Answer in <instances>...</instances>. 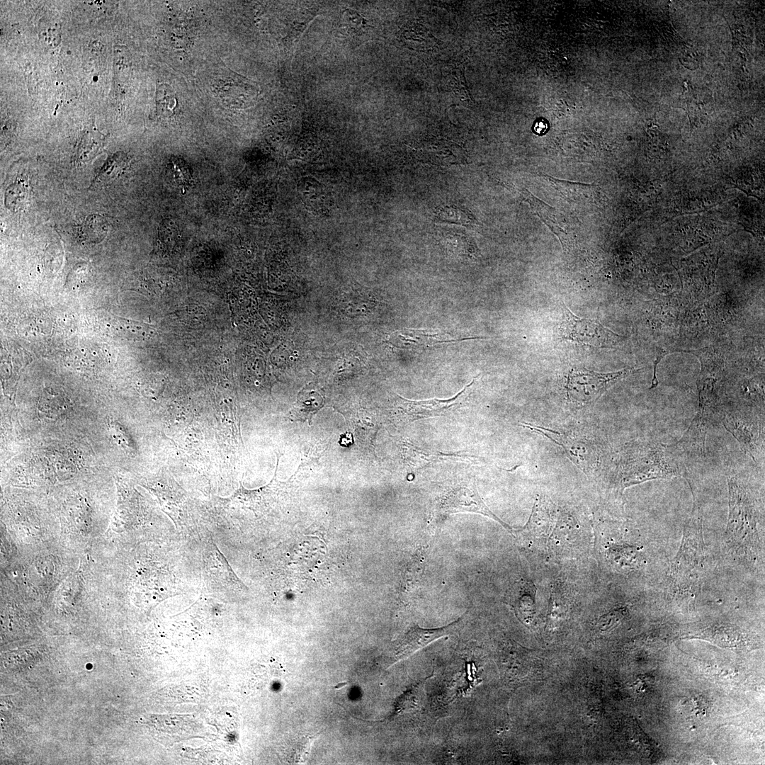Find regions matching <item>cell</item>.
<instances>
[{"instance_id":"6da1fadb","label":"cell","mask_w":765,"mask_h":765,"mask_svg":"<svg viewBox=\"0 0 765 765\" xmlns=\"http://www.w3.org/2000/svg\"><path fill=\"white\" fill-rule=\"evenodd\" d=\"M729 514L725 543L730 553L742 562L755 563L764 556L759 528L761 514L756 497L737 475L727 477Z\"/></svg>"},{"instance_id":"7a4b0ae2","label":"cell","mask_w":765,"mask_h":765,"mask_svg":"<svg viewBox=\"0 0 765 765\" xmlns=\"http://www.w3.org/2000/svg\"><path fill=\"white\" fill-rule=\"evenodd\" d=\"M703 512L696 504L684 529L679 550L668 575V590L679 597H691L698 591L704 565Z\"/></svg>"},{"instance_id":"3957f363","label":"cell","mask_w":765,"mask_h":765,"mask_svg":"<svg viewBox=\"0 0 765 765\" xmlns=\"http://www.w3.org/2000/svg\"><path fill=\"white\" fill-rule=\"evenodd\" d=\"M673 445L647 442L635 450L620 465L622 489L657 479L682 475Z\"/></svg>"},{"instance_id":"277c9868","label":"cell","mask_w":765,"mask_h":765,"mask_svg":"<svg viewBox=\"0 0 765 765\" xmlns=\"http://www.w3.org/2000/svg\"><path fill=\"white\" fill-rule=\"evenodd\" d=\"M635 370L637 369L625 368L616 372L599 373L572 368L568 372L565 386L567 400L578 408L594 404L608 388Z\"/></svg>"},{"instance_id":"5b68a950","label":"cell","mask_w":765,"mask_h":765,"mask_svg":"<svg viewBox=\"0 0 765 765\" xmlns=\"http://www.w3.org/2000/svg\"><path fill=\"white\" fill-rule=\"evenodd\" d=\"M722 423L738 441L742 450L756 463L764 458V413L728 412L721 413Z\"/></svg>"},{"instance_id":"8992f818","label":"cell","mask_w":765,"mask_h":765,"mask_svg":"<svg viewBox=\"0 0 765 765\" xmlns=\"http://www.w3.org/2000/svg\"><path fill=\"white\" fill-rule=\"evenodd\" d=\"M701 361V369L697 381L698 405L693 421L709 427L713 419L719 416L717 409V392L722 378L723 361L706 352H693Z\"/></svg>"},{"instance_id":"52a82bcc","label":"cell","mask_w":765,"mask_h":765,"mask_svg":"<svg viewBox=\"0 0 765 765\" xmlns=\"http://www.w3.org/2000/svg\"><path fill=\"white\" fill-rule=\"evenodd\" d=\"M560 332L562 337L600 348H614L624 337L602 325L597 319L576 316L565 305Z\"/></svg>"},{"instance_id":"ba28073f","label":"cell","mask_w":765,"mask_h":765,"mask_svg":"<svg viewBox=\"0 0 765 765\" xmlns=\"http://www.w3.org/2000/svg\"><path fill=\"white\" fill-rule=\"evenodd\" d=\"M522 426L546 436L561 446L570 460L585 474L588 475L596 470L599 463V453L589 441L529 423L523 422Z\"/></svg>"},{"instance_id":"9c48e42d","label":"cell","mask_w":765,"mask_h":765,"mask_svg":"<svg viewBox=\"0 0 765 765\" xmlns=\"http://www.w3.org/2000/svg\"><path fill=\"white\" fill-rule=\"evenodd\" d=\"M475 380L467 385L460 392L447 400L430 399L427 400H410L399 397L397 409L400 418L405 421L442 416L463 406Z\"/></svg>"},{"instance_id":"30bf717a","label":"cell","mask_w":765,"mask_h":765,"mask_svg":"<svg viewBox=\"0 0 765 765\" xmlns=\"http://www.w3.org/2000/svg\"><path fill=\"white\" fill-rule=\"evenodd\" d=\"M436 506L441 514L472 512L482 514L496 521L509 532H513L507 523L487 506L474 486L460 485L450 489L441 496Z\"/></svg>"},{"instance_id":"8fae6325","label":"cell","mask_w":765,"mask_h":765,"mask_svg":"<svg viewBox=\"0 0 765 765\" xmlns=\"http://www.w3.org/2000/svg\"><path fill=\"white\" fill-rule=\"evenodd\" d=\"M413 152L419 161L435 165L450 166L465 162L461 147L443 139L426 138L413 147Z\"/></svg>"},{"instance_id":"7c38bea8","label":"cell","mask_w":765,"mask_h":765,"mask_svg":"<svg viewBox=\"0 0 765 765\" xmlns=\"http://www.w3.org/2000/svg\"><path fill=\"white\" fill-rule=\"evenodd\" d=\"M464 339L452 338L448 333L434 329H402L392 334L389 341L394 346L404 349L427 348Z\"/></svg>"},{"instance_id":"4fadbf2b","label":"cell","mask_w":765,"mask_h":765,"mask_svg":"<svg viewBox=\"0 0 765 765\" xmlns=\"http://www.w3.org/2000/svg\"><path fill=\"white\" fill-rule=\"evenodd\" d=\"M557 194L569 203L581 205L597 204L600 200V191L593 183H582L560 180L547 174H540Z\"/></svg>"},{"instance_id":"5bb4252c","label":"cell","mask_w":765,"mask_h":765,"mask_svg":"<svg viewBox=\"0 0 765 765\" xmlns=\"http://www.w3.org/2000/svg\"><path fill=\"white\" fill-rule=\"evenodd\" d=\"M457 622L443 628L433 629L422 628L416 625H413L400 642L395 654V659L400 660L407 658L431 642L448 635Z\"/></svg>"},{"instance_id":"9a60e30c","label":"cell","mask_w":765,"mask_h":765,"mask_svg":"<svg viewBox=\"0 0 765 765\" xmlns=\"http://www.w3.org/2000/svg\"><path fill=\"white\" fill-rule=\"evenodd\" d=\"M511 188L515 190L522 200L526 201L529 204L531 209L534 214L536 215L545 225H547L552 232L558 237L563 249L565 250H570L568 234L559 221L557 211L554 208L550 207L534 196L525 188H516L512 187H511Z\"/></svg>"},{"instance_id":"2e32d148","label":"cell","mask_w":765,"mask_h":765,"mask_svg":"<svg viewBox=\"0 0 765 765\" xmlns=\"http://www.w3.org/2000/svg\"><path fill=\"white\" fill-rule=\"evenodd\" d=\"M301 198L307 205L314 208L321 209L327 205L328 196L322 184L312 178H305L298 185Z\"/></svg>"},{"instance_id":"e0dca14e","label":"cell","mask_w":765,"mask_h":765,"mask_svg":"<svg viewBox=\"0 0 765 765\" xmlns=\"http://www.w3.org/2000/svg\"><path fill=\"white\" fill-rule=\"evenodd\" d=\"M437 222H448L460 225L466 227L476 225L477 220L467 209L454 205L438 208L435 214Z\"/></svg>"},{"instance_id":"ac0fdd59","label":"cell","mask_w":765,"mask_h":765,"mask_svg":"<svg viewBox=\"0 0 765 765\" xmlns=\"http://www.w3.org/2000/svg\"><path fill=\"white\" fill-rule=\"evenodd\" d=\"M313 393L309 394L304 399H298L294 404L293 409L289 413V417L293 421L308 420L311 423L312 416L322 407L323 399L317 393L312 396Z\"/></svg>"},{"instance_id":"d6986e66","label":"cell","mask_w":765,"mask_h":765,"mask_svg":"<svg viewBox=\"0 0 765 765\" xmlns=\"http://www.w3.org/2000/svg\"><path fill=\"white\" fill-rule=\"evenodd\" d=\"M108 231V223L101 215H91L77 226L79 237L82 240L98 241Z\"/></svg>"},{"instance_id":"ffe728a7","label":"cell","mask_w":765,"mask_h":765,"mask_svg":"<svg viewBox=\"0 0 765 765\" xmlns=\"http://www.w3.org/2000/svg\"><path fill=\"white\" fill-rule=\"evenodd\" d=\"M128 165V160L125 155L123 153L115 154L108 158L94 179L101 181L116 178L122 174Z\"/></svg>"},{"instance_id":"44dd1931","label":"cell","mask_w":765,"mask_h":765,"mask_svg":"<svg viewBox=\"0 0 765 765\" xmlns=\"http://www.w3.org/2000/svg\"><path fill=\"white\" fill-rule=\"evenodd\" d=\"M412 26L407 28L403 33V38L408 42L407 44L419 50L430 47L433 43L432 40H435L433 36L426 28H421V25Z\"/></svg>"},{"instance_id":"7402d4cb","label":"cell","mask_w":765,"mask_h":765,"mask_svg":"<svg viewBox=\"0 0 765 765\" xmlns=\"http://www.w3.org/2000/svg\"><path fill=\"white\" fill-rule=\"evenodd\" d=\"M451 82L453 89L458 97L464 101H470L472 100L465 84L463 71L460 69L453 71Z\"/></svg>"},{"instance_id":"603a6c76","label":"cell","mask_w":765,"mask_h":765,"mask_svg":"<svg viewBox=\"0 0 765 765\" xmlns=\"http://www.w3.org/2000/svg\"><path fill=\"white\" fill-rule=\"evenodd\" d=\"M547 123L544 121H537L534 125V130L538 134L546 132Z\"/></svg>"},{"instance_id":"cb8c5ba5","label":"cell","mask_w":765,"mask_h":765,"mask_svg":"<svg viewBox=\"0 0 765 765\" xmlns=\"http://www.w3.org/2000/svg\"><path fill=\"white\" fill-rule=\"evenodd\" d=\"M346 684H347L346 682H342V684H338L336 686H335V688H341L343 686L346 685Z\"/></svg>"}]
</instances>
